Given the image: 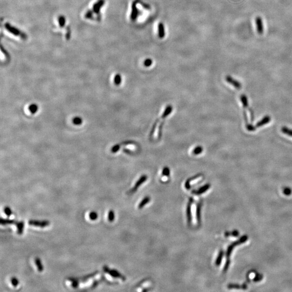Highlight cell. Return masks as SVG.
Listing matches in <instances>:
<instances>
[{
	"instance_id": "cell-1",
	"label": "cell",
	"mask_w": 292,
	"mask_h": 292,
	"mask_svg": "<svg viewBox=\"0 0 292 292\" xmlns=\"http://www.w3.org/2000/svg\"><path fill=\"white\" fill-rule=\"evenodd\" d=\"M173 108L171 105H168L166 107V109L164 111V113L162 115L161 118H158L157 120L156 121L153 126H156L157 125H159V128L158 129V138H160L161 137L162 129V127L164 125V121L165 120L166 118L169 115V114L172 113Z\"/></svg>"
},
{
	"instance_id": "cell-2",
	"label": "cell",
	"mask_w": 292,
	"mask_h": 292,
	"mask_svg": "<svg viewBox=\"0 0 292 292\" xmlns=\"http://www.w3.org/2000/svg\"><path fill=\"white\" fill-rule=\"evenodd\" d=\"M248 235H243V236H241L240 238L238 240L235 241L234 243H232V244H230V245H229V246H228V249H227V252H226V257H227V259H229V257H230V255H231L232 251H233V249H234L235 247L238 246V245H240V244H243V243H246L247 241L248 240Z\"/></svg>"
},
{
	"instance_id": "cell-3",
	"label": "cell",
	"mask_w": 292,
	"mask_h": 292,
	"mask_svg": "<svg viewBox=\"0 0 292 292\" xmlns=\"http://www.w3.org/2000/svg\"><path fill=\"white\" fill-rule=\"evenodd\" d=\"M103 269H104V271L105 273L109 274L110 276H112V277H113V278H120L121 280H123V281L126 280V278H125L124 276H122L120 272H118L116 270L110 269L107 266H104L103 267Z\"/></svg>"
},
{
	"instance_id": "cell-4",
	"label": "cell",
	"mask_w": 292,
	"mask_h": 292,
	"mask_svg": "<svg viewBox=\"0 0 292 292\" xmlns=\"http://www.w3.org/2000/svg\"><path fill=\"white\" fill-rule=\"evenodd\" d=\"M28 224H29V225H31V226L44 228V227L49 225L50 222L49 221H47V220L39 221V220H29Z\"/></svg>"
},
{
	"instance_id": "cell-5",
	"label": "cell",
	"mask_w": 292,
	"mask_h": 292,
	"mask_svg": "<svg viewBox=\"0 0 292 292\" xmlns=\"http://www.w3.org/2000/svg\"><path fill=\"white\" fill-rule=\"evenodd\" d=\"M255 25L257 27V30L259 35H262L264 31L263 21L260 16H257L255 20Z\"/></svg>"
},
{
	"instance_id": "cell-6",
	"label": "cell",
	"mask_w": 292,
	"mask_h": 292,
	"mask_svg": "<svg viewBox=\"0 0 292 292\" xmlns=\"http://www.w3.org/2000/svg\"><path fill=\"white\" fill-rule=\"evenodd\" d=\"M140 13L141 12L139 11V9L137 8V2L136 1L133 2V4H132V13L131 15V20L133 21H135L136 19L140 14Z\"/></svg>"
},
{
	"instance_id": "cell-7",
	"label": "cell",
	"mask_w": 292,
	"mask_h": 292,
	"mask_svg": "<svg viewBox=\"0 0 292 292\" xmlns=\"http://www.w3.org/2000/svg\"><path fill=\"white\" fill-rule=\"evenodd\" d=\"M147 178H148V177H147L146 175H143L141 176V178H139V180L137 181V183H135V186L133 187V188L131 189V191L129 192V194H132V193H134V192H135L137 191V189H138L139 187L140 186L141 184H142L143 183H145L146 181L147 180Z\"/></svg>"
},
{
	"instance_id": "cell-8",
	"label": "cell",
	"mask_w": 292,
	"mask_h": 292,
	"mask_svg": "<svg viewBox=\"0 0 292 292\" xmlns=\"http://www.w3.org/2000/svg\"><path fill=\"white\" fill-rule=\"evenodd\" d=\"M226 80L228 83H230L232 86H233L236 89H240L242 87L241 83L235 79H233L230 75H227L226 77Z\"/></svg>"
},
{
	"instance_id": "cell-9",
	"label": "cell",
	"mask_w": 292,
	"mask_h": 292,
	"mask_svg": "<svg viewBox=\"0 0 292 292\" xmlns=\"http://www.w3.org/2000/svg\"><path fill=\"white\" fill-rule=\"evenodd\" d=\"M193 199L192 198H190L189 200L188 206L187 207V221L189 225H190L192 222V213H191V207L193 203Z\"/></svg>"
},
{
	"instance_id": "cell-10",
	"label": "cell",
	"mask_w": 292,
	"mask_h": 292,
	"mask_svg": "<svg viewBox=\"0 0 292 292\" xmlns=\"http://www.w3.org/2000/svg\"><path fill=\"white\" fill-rule=\"evenodd\" d=\"M210 187H211V184L209 183H207L203 186L201 187V188H200L198 190L193 191L192 193L196 195H201L208 191Z\"/></svg>"
},
{
	"instance_id": "cell-11",
	"label": "cell",
	"mask_w": 292,
	"mask_h": 292,
	"mask_svg": "<svg viewBox=\"0 0 292 292\" xmlns=\"http://www.w3.org/2000/svg\"><path fill=\"white\" fill-rule=\"evenodd\" d=\"M98 273H99V271H95V272H93V273L89 274H88L87 276H83L82 277H80V278H75V279L79 282L85 281H87V280H88V279H90V278H93L94 276H96V274Z\"/></svg>"
},
{
	"instance_id": "cell-12",
	"label": "cell",
	"mask_w": 292,
	"mask_h": 292,
	"mask_svg": "<svg viewBox=\"0 0 292 292\" xmlns=\"http://www.w3.org/2000/svg\"><path fill=\"white\" fill-rule=\"evenodd\" d=\"M228 289H237V290H246L247 289V286L246 284H243L242 285L238 284H229L227 286Z\"/></svg>"
},
{
	"instance_id": "cell-13",
	"label": "cell",
	"mask_w": 292,
	"mask_h": 292,
	"mask_svg": "<svg viewBox=\"0 0 292 292\" xmlns=\"http://www.w3.org/2000/svg\"><path fill=\"white\" fill-rule=\"evenodd\" d=\"M271 120V118L269 116H266L261 121H260L256 124V127H260L265 124H267Z\"/></svg>"
},
{
	"instance_id": "cell-14",
	"label": "cell",
	"mask_w": 292,
	"mask_h": 292,
	"mask_svg": "<svg viewBox=\"0 0 292 292\" xmlns=\"http://www.w3.org/2000/svg\"><path fill=\"white\" fill-rule=\"evenodd\" d=\"M6 27L7 29L9 31H10L11 33L15 35H21L22 36V35L21 34L20 31H19L18 29H16L14 27H12L10 25H6Z\"/></svg>"
},
{
	"instance_id": "cell-15",
	"label": "cell",
	"mask_w": 292,
	"mask_h": 292,
	"mask_svg": "<svg viewBox=\"0 0 292 292\" xmlns=\"http://www.w3.org/2000/svg\"><path fill=\"white\" fill-rule=\"evenodd\" d=\"M158 32H159V37L160 39H163L165 36V29L164 24L160 22L158 26Z\"/></svg>"
},
{
	"instance_id": "cell-16",
	"label": "cell",
	"mask_w": 292,
	"mask_h": 292,
	"mask_svg": "<svg viewBox=\"0 0 292 292\" xmlns=\"http://www.w3.org/2000/svg\"><path fill=\"white\" fill-rule=\"evenodd\" d=\"M17 227V234L19 235H21L23 234V230H24V227H25V223L23 221L17 222L16 224L15 225Z\"/></svg>"
},
{
	"instance_id": "cell-17",
	"label": "cell",
	"mask_w": 292,
	"mask_h": 292,
	"mask_svg": "<svg viewBox=\"0 0 292 292\" xmlns=\"http://www.w3.org/2000/svg\"><path fill=\"white\" fill-rule=\"evenodd\" d=\"M104 3V0H100L99 2H96L95 4L94 5L93 8L94 11L96 13L100 12V8L101 7L103 6V4Z\"/></svg>"
},
{
	"instance_id": "cell-18",
	"label": "cell",
	"mask_w": 292,
	"mask_h": 292,
	"mask_svg": "<svg viewBox=\"0 0 292 292\" xmlns=\"http://www.w3.org/2000/svg\"><path fill=\"white\" fill-rule=\"evenodd\" d=\"M17 221H16L14 220L6 219H3L1 218V224L2 225H12L14 224L16 225Z\"/></svg>"
},
{
	"instance_id": "cell-19",
	"label": "cell",
	"mask_w": 292,
	"mask_h": 292,
	"mask_svg": "<svg viewBox=\"0 0 292 292\" xmlns=\"http://www.w3.org/2000/svg\"><path fill=\"white\" fill-rule=\"evenodd\" d=\"M240 100L241 103L243 104V108L244 109L248 108V99H247L246 96L244 95V94L241 95L240 96Z\"/></svg>"
},
{
	"instance_id": "cell-20",
	"label": "cell",
	"mask_w": 292,
	"mask_h": 292,
	"mask_svg": "<svg viewBox=\"0 0 292 292\" xmlns=\"http://www.w3.org/2000/svg\"><path fill=\"white\" fill-rule=\"evenodd\" d=\"M201 206H202L201 202H200V203L198 204L197 206V222H198V223H199V224H200V222H201Z\"/></svg>"
},
{
	"instance_id": "cell-21",
	"label": "cell",
	"mask_w": 292,
	"mask_h": 292,
	"mask_svg": "<svg viewBox=\"0 0 292 292\" xmlns=\"http://www.w3.org/2000/svg\"><path fill=\"white\" fill-rule=\"evenodd\" d=\"M35 264L36 266H37V269L38 271H39V272H42V271H44V267L42 264L41 261L39 258H36L35 260Z\"/></svg>"
},
{
	"instance_id": "cell-22",
	"label": "cell",
	"mask_w": 292,
	"mask_h": 292,
	"mask_svg": "<svg viewBox=\"0 0 292 292\" xmlns=\"http://www.w3.org/2000/svg\"><path fill=\"white\" fill-rule=\"evenodd\" d=\"M151 200V198L149 197H146L144 198V199L142 200L141 202L140 203L139 205V209H141L143 207H144V206L147 204L148 203H149V201Z\"/></svg>"
},
{
	"instance_id": "cell-23",
	"label": "cell",
	"mask_w": 292,
	"mask_h": 292,
	"mask_svg": "<svg viewBox=\"0 0 292 292\" xmlns=\"http://www.w3.org/2000/svg\"><path fill=\"white\" fill-rule=\"evenodd\" d=\"M224 251H220L219 253V255H218V257H217V259H216V265L219 266L221 264V263L222 260V258H223V257H224Z\"/></svg>"
},
{
	"instance_id": "cell-24",
	"label": "cell",
	"mask_w": 292,
	"mask_h": 292,
	"mask_svg": "<svg viewBox=\"0 0 292 292\" xmlns=\"http://www.w3.org/2000/svg\"><path fill=\"white\" fill-rule=\"evenodd\" d=\"M239 232L238 230H233L232 232H225V235L226 237H228V236H234V237H238L239 235Z\"/></svg>"
},
{
	"instance_id": "cell-25",
	"label": "cell",
	"mask_w": 292,
	"mask_h": 292,
	"mask_svg": "<svg viewBox=\"0 0 292 292\" xmlns=\"http://www.w3.org/2000/svg\"><path fill=\"white\" fill-rule=\"evenodd\" d=\"M281 131L284 134L292 137V129L288 128L287 127H283L281 128Z\"/></svg>"
},
{
	"instance_id": "cell-26",
	"label": "cell",
	"mask_w": 292,
	"mask_h": 292,
	"mask_svg": "<svg viewBox=\"0 0 292 292\" xmlns=\"http://www.w3.org/2000/svg\"><path fill=\"white\" fill-rule=\"evenodd\" d=\"M115 219V213L114 211L110 210L108 213V220L109 222L114 221Z\"/></svg>"
},
{
	"instance_id": "cell-27",
	"label": "cell",
	"mask_w": 292,
	"mask_h": 292,
	"mask_svg": "<svg viewBox=\"0 0 292 292\" xmlns=\"http://www.w3.org/2000/svg\"><path fill=\"white\" fill-rule=\"evenodd\" d=\"M203 151V148L201 147V146H199V147H197L194 149L193 151V154H195V155H198V154H201L202 152Z\"/></svg>"
},
{
	"instance_id": "cell-28",
	"label": "cell",
	"mask_w": 292,
	"mask_h": 292,
	"mask_svg": "<svg viewBox=\"0 0 292 292\" xmlns=\"http://www.w3.org/2000/svg\"><path fill=\"white\" fill-rule=\"evenodd\" d=\"M170 175V170L169 168L167 167H164L162 171V175L164 176H169Z\"/></svg>"
},
{
	"instance_id": "cell-29",
	"label": "cell",
	"mask_w": 292,
	"mask_h": 292,
	"mask_svg": "<svg viewBox=\"0 0 292 292\" xmlns=\"http://www.w3.org/2000/svg\"><path fill=\"white\" fill-rule=\"evenodd\" d=\"M89 218L91 220H95L98 218V214L95 211H92L90 213L89 215Z\"/></svg>"
},
{
	"instance_id": "cell-30",
	"label": "cell",
	"mask_w": 292,
	"mask_h": 292,
	"mask_svg": "<svg viewBox=\"0 0 292 292\" xmlns=\"http://www.w3.org/2000/svg\"><path fill=\"white\" fill-rule=\"evenodd\" d=\"M283 193L284 194L286 195L287 196H289L292 194V190L290 187H285L283 189Z\"/></svg>"
},
{
	"instance_id": "cell-31",
	"label": "cell",
	"mask_w": 292,
	"mask_h": 292,
	"mask_svg": "<svg viewBox=\"0 0 292 292\" xmlns=\"http://www.w3.org/2000/svg\"><path fill=\"white\" fill-rule=\"evenodd\" d=\"M4 213L6 214L7 216H10L12 214V211L11 210V208L9 207H6L4 209Z\"/></svg>"
},
{
	"instance_id": "cell-32",
	"label": "cell",
	"mask_w": 292,
	"mask_h": 292,
	"mask_svg": "<svg viewBox=\"0 0 292 292\" xmlns=\"http://www.w3.org/2000/svg\"><path fill=\"white\" fill-rule=\"evenodd\" d=\"M263 276L260 274H257L255 277L253 279V281L254 282L260 281L263 279Z\"/></svg>"
},
{
	"instance_id": "cell-33",
	"label": "cell",
	"mask_w": 292,
	"mask_h": 292,
	"mask_svg": "<svg viewBox=\"0 0 292 292\" xmlns=\"http://www.w3.org/2000/svg\"><path fill=\"white\" fill-rule=\"evenodd\" d=\"M11 283L12 284V286H14V287H16V286H18V285H19V280H17L15 277H12V279H11Z\"/></svg>"
},
{
	"instance_id": "cell-34",
	"label": "cell",
	"mask_w": 292,
	"mask_h": 292,
	"mask_svg": "<svg viewBox=\"0 0 292 292\" xmlns=\"http://www.w3.org/2000/svg\"><path fill=\"white\" fill-rule=\"evenodd\" d=\"M230 259H227V261H226V263H225V266H224V272H226V271L228 270V268H229V265H230Z\"/></svg>"
},
{
	"instance_id": "cell-35",
	"label": "cell",
	"mask_w": 292,
	"mask_h": 292,
	"mask_svg": "<svg viewBox=\"0 0 292 292\" xmlns=\"http://www.w3.org/2000/svg\"><path fill=\"white\" fill-rule=\"evenodd\" d=\"M255 127L253 126V125L252 124H246V128L247 130L248 131H250V132H252V131H255L256 129V128Z\"/></svg>"
},
{
	"instance_id": "cell-36",
	"label": "cell",
	"mask_w": 292,
	"mask_h": 292,
	"mask_svg": "<svg viewBox=\"0 0 292 292\" xmlns=\"http://www.w3.org/2000/svg\"><path fill=\"white\" fill-rule=\"evenodd\" d=\"M121 82V77L120 75H116V76L115 77V82L116 85H118Z\"/></svg>"
},
{
	"instance_id": "cell-37",
	"label": "cell",
	"mask_w": 292,
	"mask_h": 292,
	"mask_svg": "<svg viewBox=\"0 0 292 292\" xmlns=\"http://www.w3.org/2000/svg\"><path fill=\"white\" fill-rule=\"evenodd\" d=\"M249 113H250V116H251V120L252 122H253L254 121V112L253 111V110L251 108H249Z\"/></svg>"
},
{
	"instance_id": "cell-38",
	"label": "cell",
	"mask_w": 292,
	"mask_h": 292,
	"mask_svg": "<svg viewBox=\"0 0 292 292\" xmlns=\"http://www.w3.org/2000/svg\"><path fill=\"white\" fill-rule=\"evenodd\" d=\"M152 64V61L151 59H147L145 61V65L146 67H149Z\"/></svg>"
},
{
	"instance_id": "cell-39",
	"label": "cell",
	"mask_w": 292,
	"mask_h": 292,
	"mask_svg": "<svg viewBox=\"0 0 292 292\" xmlns=\"http://www.w3.org/2000/svg\"><path fill=\"white\" fill-rule=\"evenodd\" d=\"M243 116H244V121H245V122H246V124H248V118H247V114L246 112V110H244V111H243Z\"/></svg>"
},
{
	"instance_id": "cell-40",
	"label": "cell",
	"mask_w": 292,
	"mask_h": 292,
	"mask_svg": "<svg viewBox=\"0 0 292 292\" xmlns=\"http://www.w3.org/2000/svg\"><path fill=\"white\" fill-rule=\"evenodd\" d=\"M59 21H60V24L61 25H62H62H63V23H64V19H63L62 17H61L60 19V20H59Z\"/></svg>"
}]
</instances>
